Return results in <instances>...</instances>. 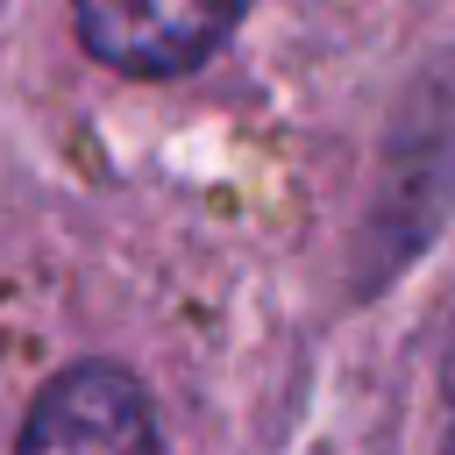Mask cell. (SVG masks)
<instances>
[{"label": "cell", "instance_id": "1", "mask_svg": "<svg viewBox=\"0 0 455 455\" xmlns=\"http://www.w3.org/2000/svg\"><path fill=\"white\" fill-rule=\"evenodd\" d=\"M242 7L249 0H71L85 50L128 78H178L206 64Z\"/></svg>", "mask_w": 455, "mask_h": 455}, {"label": "cell", "instance_id": "2", "mask_svg": "<svg viewBox=\"0 0 455 455\" xmlns=\"http://www.w3.org/2000/svg\"><path fill=\"white\" fill-rule=\"evenodd\" d=\"M14 455H156V419L128 370L78 363L43 384Z\"/></svg>", "mask_w": 455, "mask_h": 455}]
</instances>
